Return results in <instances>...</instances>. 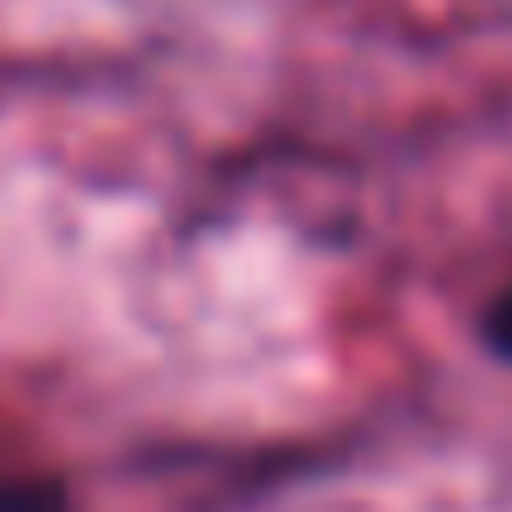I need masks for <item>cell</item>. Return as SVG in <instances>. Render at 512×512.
I'll list each match as a JSON object with an SVG mask.
<instances>
[{
	"label": "cell",
	"instance_id": "6da1fadb",
	"mask_svg": "<svg viewBox=\"0 0 512 512\" xmlns=\"http://www.w3.org/2000/svg\"><path fill=\"white\" fill-rule=\"evenodd\" d=\"M482 344H488L500 362H512V278L500 284V296H494L488 314H482Z\"/></svg>",
	"mask_w": 512,
	"mask_h": 512
}]
</instances>
